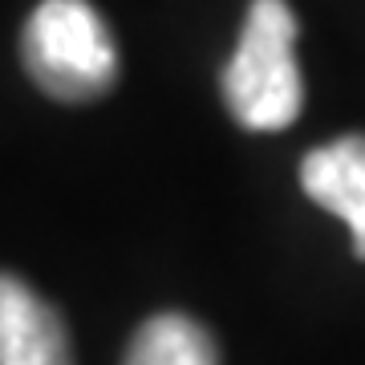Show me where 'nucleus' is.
<instances>
[{
  "label": "nucleus",
  "instance_id": "nucleus-1",
  "mask_svg": "<svg viewBox=\"0 0 365 365\" xmlns=\"http://www.w3.org/2000/svg\"><path fill=\"white\" fill-rule=\"evenodd\" d=\"M297 13L288 0H252L244 33L223 69V102L248 130H284L304 106L297 66Z\"/></svg>",
  "mask_w": 365,
  "mask_h": 365
},
{
  "label": "nucleus",
  "instance_id": "nucleus-2",
  "mask_svg": "<svg viewBox=\"0 0 365 365\" xmlns=\"http://www.w3.org/2000/svg\"><path fill=\"white\" fill-rule=\"evenodd\" d=\"M21 61L57 102H93L118 78L114 37L86 0H41L21 33Z\"/></svg>",
  "mask_w": 365,
  "mask_h": 365
},
{
  "label": "nucleus",
  "instance_id": "nucleus-3",
  "mask_svg": "<svg viewBox=\"0 0 365 365\" xmlns=\"http://www.w3.org/2000/svg\"><path fill=\"white\" fill-rule=\"evenodd\" d=\"M0 365H73L66 321L13 272H0Z\"/></svg>",
  "mask_w": 365,
  "mask_h": 365
},
{
  "label": "nucleus",
  "instance_id": "nucleus-4",
  "mask_svg": "<svg viewBox=\"0 0 365 365\" xmlns=\"http://www.w3.org/2000/svg\"><path fill=\"white\" fill-rule=\"evenodd\" d=\"M300 187L317 207L349 223L353 252L365 260V134H345L309 150L300 163Z\"/></svg>",
  "mask_w": 365,
  "mask_h": 365
},
{
  "label": "nucleus",
  "instance_id": "nucleus-5",
  "mask_svg": "<svg viewBox=\"0 0 365 365\" xmlns=\"http://www.w3.org/2000/svg\"><path fill=\"white\" fill-rule=\"evenodd\" d=\"M122 365H220V353L199 321L182 313H158L134 333Z\"/></svg>",
  "mask_w": 365,
  "mask_h": 365
}]
</instances>
